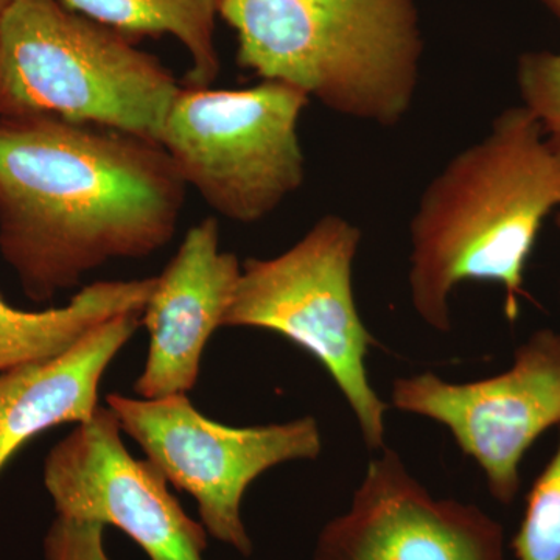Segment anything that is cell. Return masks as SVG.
<instances>
[{"label":"cell","instance_id":"5bb4252c","mask_svg":"<svg viewBox=\"0 0 560 560\" xmlns=\"http://www.w3.org/2000/svg\"><path fill=\"white\" fill-rule=\"evenodd\" d=\"M70 11L135 38L168 35L189 54L190 86L208 88L220 73L215 25L220 0H60Z\"/></svg>","mask_w":560,"mask_h":560},{"label":"cell","instance_id":"5b68a950","mask_svg":"<svg viewBox=\"0 0 560 560\" xmlns=\"http://www.w3.org/2000/svg\"><path fill=\"white\" fill-rule=\"evenodd\" d=\"M360 242L355 224L326 215L285 253L243 261L223 327L275 331L311 353L340 388L364 444L383 451L388 405L368 377V350L375 340L353 296Z\"/></svg>","mask_w":560,"mask_h":560},{"label":"cell","instance_id":"7c38bea8","mask_svg":"<svg viewBox=\"0 0 560 560\" xmlns=\"http://www.w3.org/2000/svg\"><path fill=\"white\" fill-rule=\"evenodd\" d=\"M142 326V312L114 316L60 355L0 372V474L43 431L88 422L103 375Z\"/></svg>","mask_w":560,"mask_h":560},{"label":"cell","instance_id":"8992f818","mask_svg":"<svg viewBox=\"0 0 560 560\" xmlns=\"http://www.w3.org/2000/svg\"><path fill=\"white\" fill-rule=\"evenodd\" d=\"M308 102L270 80L245 90L180 88L158 143L209 208L257 223L304 183L300 120Z\"/></svg>","mask_w":560,"mask_h":560},{"label":"cell","instance_id":"ba28073f","mask_svg":"<svg viewBox=\"0 0 560 560\" xmlns=\"http://www.w3.org/2000/svg\"><path fill=\"white\" fill-rule=\"evenodd\" d=\"M390 400L451 431L480 466L493 499L511 503L521 489L523 456L560 425V335L537 331L517 349L511 370L485 381L452 383L431 372L397 378Z\"/></svg>","mask_w":560,"mask_h":560},{"label":"cell","instance_id":"9a60e30c","mask_svg":"<svg viewBox=\"0 0 560 560\" xmlns=\"http://www.w3.org/2000/svg\"><path fill=\"white\" fill-rule=\"evenodd\" d=\"M512 548L517 560H560V440L530 488Z\"/></svg>","mask_w":560,"mask_h":560},{"label":"cell","instance_id":"4fadbf2b","mask_svg":"<svg viewBox=\"0 0 560 560\" xmlns=\"http://www.w3.org/2000/svg\"><path fill=\"white\" fill-rule=\"evenodd\" d=\"M153 278L98 280L81 287L68 304L43 312L11 307L0 294V372L60 355L102 323L143 312Z\"/></svg>","mask_w":560,"mask_h":560},{"label":"cell","instance_id":"3957f363","mask_svg":"<svg viewBox=\"0 0 560 560\" xmlns=\"http://www.w3.org/2000/svg\"><path fill=\"white\" fill-rule=\"evenodd\" d=\"M237 61L334 113L399 124L422 57L415 0H220Z\"/></svg>","mask_w":560,"mask_h":560},{"label":"cell","instance_id":"9c48e42d","mask_svg":"<svg viewBox=\"0 0 560 560\" xmlns=\"http://www.w3.org/2000/svg\"><path fill=\"white\" fill-rule=\"evenodd\" d=\"M108 407L79 423L44 460V486L58 517L114 526L150 560H205L208 530L184 511L167 478L136 459Z\"/></svg>","mask_w":560,"mask_h":560},{"label":"cell","instance_id":"8fae6325","mask_svg":"<svg viewBox=\"0 0 560 560\" xmlns=\"http://www.w3.org/2000/svg\"><path fill=\"white\" fill-rule=\"evenodd\" d=\"M241 272L238 257L220 248L213 217L187 231L175 256L156 276L142 312L149 353L135 382L136 396L162 399L189 394L197 386L202 353L223 327Z\"/></svg>","mask_w":560,"mask_h":560},{"label":"cell","instance_id":"d6986e66","mask_svg":"<svg viewBox=\"0 0 560 560\" xmlns=\"http://www.w3.org/2000/svg\"><path fill=\"white\" fill-rule=\"evenodd\" d=\"M10 0H0V13L5 10V7L9 5Z\"/></svg>","mask_w":560,"mask_h":560},{"label":"cell","instance_id":"52a82bcc","mask_svg":"<svg viewBox=\"0 0 560 560\" xmlns=\"http://www.w3.org/2000/svg\"><path fill=\"white\" fill-rule=\"evenodd\" d=\"M106 407L167 481L197 501L209 536L243 556L253 552L242 518L249 486L272 467L323 452L312 416L238 429L206 418L187 394L142 399L113 393Z\"/></svg>","mask_w":560,"mask_h":560},{"label":"cell","instance_id":"ac0fdd59","mask_svg":"<svg viewBox=\"0 0 560 560\" xmlns=\"http://www.w3.org/2000/svg\"><path fill=\"white\" fill-rule=\"evenodd\" d=\"M560 20V0H541Z\"/></svg>","mask_w":560,"mask_h":560},{"label":"cell","instance_id":"6da1fadb","mask_svg":"<svg viewBox=\"0 0 560 560\" xmlns=\"http://www.w3.org/2000/svg\"><path fill=\"white\" fill-rule=\"evenodd\" d=\"M187 186L153 140L55 117H0V254L33 302L178 230Z\"/></svg>","mask_w":560,"mask_h":560},{"label":"cell","instance_id":"2e32d148","mask_svg":"<svg viewBox=\"0 0 560 560\" xmlns=\"http://www.w3.org/2000/svg\"><path fill=\"white\" fill-rule=\"evenodd\" d=\"M517 80L523 106L539 121L548 145L560 158V51L523 55Z\"/></svg>","mask_w":560,"mask_h":560},{"label":"cell","instance_id":"7a4b0ae2","mask_svg":"<svg viewBox=\"0 0 560 560\" xmlns=\"http://www.w3.org/2000/svg\"><path fill=\"white\" fill-rule=\"evenodd\" d=\"M560 206V158L525 106L503 110L489 135L459 151L423 190L410 223L411 304L431 329H452L463 282L500 283L514 320L544 221Z\"/></svg>","mask_w":560,"mask_h":560},{"label":"cell","instance_id":"e0dca14e","mask_svg":"<svg viewBox=\"0 0 560 560\" xmlns=\"http://www.w3.org/2000/svg\"><path fill=\"white\" fill-rule=\"evenodd\" d=\"M44 560H110L105 526L57 515L44 537Z\"/></svg>","mask_w":560,"mask_h":560},{"label":"cell","instance_id":"30bf717a","mask_svg":"<svg viewBox=\"0 0 560 560\" xmlns=\"http://www.w3.org/2000/svg\"><path fill=\"white\" fill-rule=\"evenodd\" d=\"M503 540L500 523L475 504L434 499L385 447L349 510L320 530L313 560H504Z\"/></svg>","mask_w":560,"mask_h":560},{"label":"cell","instance_id":"277c9868","mask_svg":"<svg viewBox=\"0 0 560 560\" xmlns=\"http://www.w3.org/2000/svg\"><path fill=\"white\" fill-rule=\"evenodd\" d=\"M180 86L160 58L60 0L0 13V117H55L158 142Z\"/></svg>","mask_w":560,"mask_h":560}]
</instances>
